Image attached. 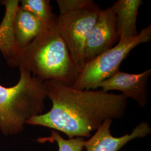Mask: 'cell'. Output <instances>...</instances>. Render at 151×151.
<instances>
[{
  "label": "cell",
  "instance_id": "5b68a950",
  "mask_svg": "<svg viewBox=\"0 0 151 151\" xmlns=\"http://www.w3.org/2000/svg\"><path fill=\"white\" fill-rule=\"evenodd\" d=\"M151 39V25L143 29L135 38L120 39L114 47L85 63L72 87L96 90V86L119 70V67L132 50Z\"/></svg>",
  "mask_w": 151,
  "mask_h": 151
},
{
  "label": "cell",
  "instance_id": "9c48e42d",
  "mask_svg": "<svg viewBox=\"0 0 151 151\" xmlns=\"http://www.w3.org/2000/svg\"><path fill=\"white\" fill-rule=\"evenodd\" d=\"M141 0H118L114 4L120 40L135 38L139 34L137 27Z\"/></svg>",
  "mask_w": 151,
  "mask_h": 151
},
{
  "label": "cell",
  "instance_id": "3957f363",
  "mask_svg": "<svg viewBox=\"0 0 151 151\" xmlns=\"http://www.w3.org/2000/svg\"><path fill=\"white\" fill-rule=\"evenodd\" d=\"M16 85H0V129L5 134L22 132L29 119L42 114L47 97L44 81L20 68Z\"/></svg>",
  "mask_w": 151,
  "mask_h": 151
},
{
  "label": "cell",
  "instance_id": "277c9868",
  "mask_svg": "<svg viewBox=\"0 0 151 151\" xmlns=\"http://www.w3.org/2000/svg\"><path fill=\"white\" fill-rule=\"evenodd\" d=\"M55 27L80 70L85 65V45L101 10L92 0H57Z\"/></svg>",
  "mask_w": 151,
  "mask_h": 151
},
{
  "label": "cell",
  "instance_id": "8fae6325",
  "mask_svg": "<svg viewBox=\"0 0 151 151\" xmlns=\"http://www.w3.org/2000/svg\"><path fill=\"white\" fill-rule=\"evenodd\" d=\"M20 1H0L5 6V14L0 24V52L6 61L11 60L17 50L14 33V19Z\"/></svg>",
  "mask_w": 151,
  "mask_h": 151
},
{
  "label": "cell",
  "instance_id": "30bf717a",
  "mask_svg": "<svg viewBox=\"0 0 151 151\" xmlns=\"http://www.w3.org/2000/svg\"><path fill=\"white\" fill-rule=\"evenodd\" d=\"M13 27L16 47L22 49L41 34L44 24L38 17L19 6L15 15Z\"/></svg>",
  "mask_w": 151,
  "mask_h": 151
},
{
  "label": "cell",
  "instance_id": "52a82bcc",
  "mask_svg": "<svg viewBox=\"0 0 151 151\" xmlns=\"http://www.w3.org/2000/svg\"><path fill=\"white\" fill-rule=\"evenodd\" d=\"M151 69L138 74L125 73L119 70L96 86L103 91L118 90L127 99L132 98L141 107H145L147 98V85Z\"/></svg>",
  "mask_w": 151,
  "mask_h": 151
},
{
  "label": "cell",
  "instance_id": "7a4b0ae2",
  "mask_svg": "<svg viewBox=\"0 0 151 151\" xmlns=\"http://www.w3.org/2000/svg\"><path fill=\"white\" fill-rule=\"evenodd\" d=\"M7 63L12 67L29 70L43 81H56L70 87L75 84L80 71L58 32L55 22L44 25L38 37L27 47L17 49Z\"/></svg>",
  "mask_w": 151,
  "mask_h": 151
},
{
  "label": "cell",
  "instance_id": "4fadbf2b",
  "mask_svg": "<svg viewBox=\"0 0 151 151\" xmlns=\"http://www.w3.org/2000/svg\"><path fill=\"white\" fill-rule=\"evenodd\" d=\"M55 141L58 146L59 151H82L84 148L85 139L83 138H73L65 139L57 130H53L48 140Z\"/></svg>",
  "mask_w": 151,
  "mask_h": 151
},
{
  "label": "cell",
  "instance_id": "8992f818",
  "mask_svg": "<svg viewBox=\"0 0 151 151\" xmlns=\"http://www.w3.org/2000/svg\"><path fill=\"white\" fill-rule=\"evenodd\" d=\"M120 40L119 30L113 6L99 13L85 45V64L113 48Z\"/></svg>",
  "mask_w": 151,
  "mask_h": 151
},
{
  "label": "cell",
  "instance_id": "7c38bea8",
  "mask_svg": "<svg viewBox=\"0 0 151 151\" xmlns=\"http://www.w3.org/2000/svg\"><path fill=\"white\" fill-rule=\"evenodd\" d=\"M20 7L32 13L43 23L44 25L55 22L57 16L52 11L49 0H22Z\"/></svg>",
  "mask_w": 151,
  "mask_h": 151
},
{
  "label": "cell",
  "instance_id": "6da1fadb",
  "mask_svg": "<svg viewBox=\"0 0 151 151\" xmlns=\"http://www.w3.org/2000/svg\"><path fill=\"white\" fill-rule=\"evenodd\" d=\"M47 97L52 108L47 113L33 116L26 124L60 131L73 138H88L107 119L122 118L128 99L103 90H78L54 81H45Z\"/></svg>",
  "mask_w": 151,
  "mask_h": 151
},
{
  "label": "cell",
  "instance_id": "ba28073f",
  "mask_svg": "<svg viewBox=\"0 0 151 151\" xmlns=\"http://www.w3.org/2000/svg\"><path fill=\"white\" fill-rule=\"evenodd\" d=\"M113 120H106L96 133L85 140L86 151H119L122 148L135 138H145L151 133V127L146 122L138 124L130 134L115 137L111 134L110 126Z\"/></svg>",
  "mask_w": 151,
  "mask_h": 151
}]
</instances>
